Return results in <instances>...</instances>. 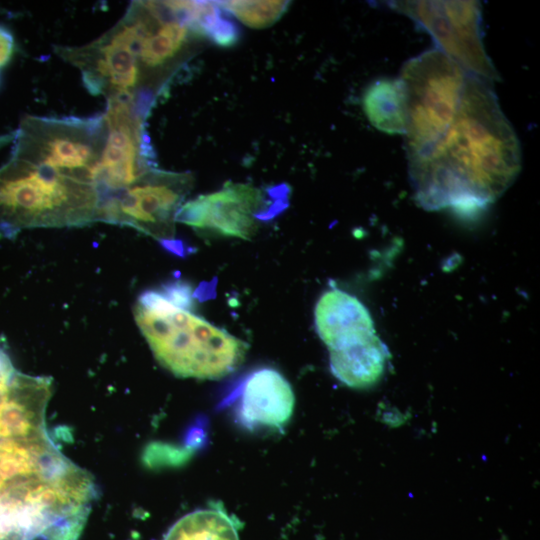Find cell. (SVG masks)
Instances as JSON below:
<instances>
[{
  "mask_svg": "<svg viewBox=\"0 0 540 540\" xmlns=\"http://www.w3.org/2000/svg\"><path fill=\"white\" fill-rule=\"evenodd\" d=\"M520 168L518 138L491 83L471 75L448 129L427 152L408 159L420 206L469 217L497 200Z\"/></svg>",
  "mask_w": 540,
  "mask_h": 540,
  "instance_id": "6da1fadb",
  "label": "cell"
},
{
  "mask_svg": "<svg viewBox=\"0 0 540 540\" xmlns=\"http://www.w3.org/2000/svg\"><path fill=\"white\" fill-rule=\"evenodd\" d=\"M179 1H134L97 39L78 46L74 62L86 88L106 99L154 100L150 73L180 54L190 34Z\"/></svg>",
  "mask_w": 540,
  "mask_h": 540,
  "instance_id": "7a4b0ae2",
  "label": "cell"
},
{
  "mask_svg": "<svg viewBox=\"0 0 540 540\" xmlns=\"http://www.w3.org/2000/svg\"><path fill=\"white\" fill-rule=\"evenodd\" d=\"M99 205L92 184L18 145L0 166V237L86 226L98 222Z\"/></svg>",
  "mask_w": 540,
  "mask_h": 540,
  "instance_id": "3957f363",
  "label": "cell"
},
{
  "mask_svg": "<svg viewBox=\"0 0 540 540\" xmlns=\"http://www.w3.org/2000/svg\"><path fill=\"white\" fill-rule=\"evenodd\" d=\"M133 314L157 361L178 377L220 379L246 357V342L175 306L157 288L139 295Z\"/></svg>",
  "mask_w": 540,
  "mask_h": 540,
  "instance_id": "277c9868",
  "label": "cell"
},
{
  "mask_svg": "<svg viewBox=\"0 0 540 540\" xmlns=\"http://www.w3.org/2000/svg\"><path fill=\"white\" fill-rule=\"evenodd\" d=\"M468 75L437 48L408 60L399 77L407 108L408 159L427 152L452 123Z\"/></svg>",
  "mask_w": 540,
  "mask_h": 540,
  "instance_id": "5b68a950",
  "label": "cell"
},
{
  "mask_svg": "<svg viewBox=\"0 0 540 540\" xmlns=\"http://www.w3.org/2000/svg\"><path fill=\"white\" fill-rule=\"evenodd\" d=\"M187 173L151 170L129 187L104 199L98 222L128 226L158 240L165 248L183 254L175 239V217L191 188Z\"/></svg>",
  "mask_w": 540,
  "mask_h": 540,
  "instance_id": "8992f818",
  "label": "cell"
},
{
  "mask_svg": "<svg viewBox=\"0 0 540 540\" xmlns=\"http://www.w3.org/2000/svg\"><path fill=\"white\" fill-rule=\"evenodd\" d=\"M389 5L427 31L437 49L467 74L490 83L499 79L483 45L479 1H392Z\"/></svg>",
  "mask_w": 540,
  "mask_h": 540,
  "instance_id": "52a82bcc",
  "label": "cell"
},
{
  "mask_svg": "<svg viewBox=\"0 0 540 540\" xmlns=\"http://www.w3.org/2000/svg\"><path fill=\"white\" fill-rule=\"evenodd\" d=\"M287 199L285 184L261 190L249 184L228 183L216 192L183 203L175 221L197 230L249 240L262 221L286 208Z\"/></svg>",
  "mask_w": 540,
  "mask_h": 540,
  "instance_id": "ba28073f",
  "label": "cell"
},
{
  "mask_svg": "<svg viewBox=\"0 0 540 540\" xmlns=\"http://www.w3.org/2000/svg\"><path fill=\"white\" fill-rule=\"evenodd\" d=\"M104 116L107 139L97 181L100 203L157 168L146 117L133 103L108 100Z\"/></svg>",
  "mask_w": 540,
  "mask_h": 540,
  "instance_id": "9c48e42d",
  "label": "cell"
},
{
  "mask_svg": "<svg viewBox=\"0 0 540 540\" xmlns=\"http://www.w3.org/2000/svg\"><path fill=\"white\" fill-rule=\"evenodd\" d=\"M52 379L16 371L0 392V442L29 443L48 437L45 411Z\"/></svg>",
  "mask_w": 540,
  "mask_h": 540,
  "instance_id": "30bf717a",
  "label": "cell"
},
{
  "mask_svg": "<svg viewBox=\"0 0 540 540\" xmlns=\"http://www.w3.org/2000/svg\"><path fill=\"white\" fill-rule=\"evenodd\" d=\"M324 344L333 375L347 386L365 388L381 378L389 353L373 321L344 328Z\"/></svg>",
  "mask_w": 540,
  "mask_h": 540,
  "instance_id": "8fae6325",
  "label": "cell"
},
{
  "mask_svg": "<svg viewBox=\"0 0 540 540\" xmlns=\"http://www.w3.org/2000/svg\"><path fill=\"white\" fill-rule=\"evenodd\" d=\"M294 404L290 383L272 368L253 371L239 387V419L250 428L284 427L293 414Z\"/></svg>",
  "mask_w": 540,
  "mask_h": 540,
  "instance_id": "7c38bea8",
  "label": "cell"
},
{
  "mask_svg": "<svg viewBox=\"0 0 540 540\" xmlns=\"http://www.w3.org/2000/svg\"><path fill=\"white\" fill-rule=\"evenodd\" d=\"M363 109L369 122L387 134H405L407 108L400 78H381L370 84L363 95Z\"/></svg>",
  "mask_w": 540,
  "mask_h": 540,
  "instance_id": "4fadbf2b",
  "label": "cell"
},
{
  "mask_svg": "<svg viewBox=\"0 0 540 540\" xmlns=\"http://www.w3.org/2000/svg\"><path fill=\"white\" fill-rule=\"evenodd\" d=\"M162 540H239L237 523L223 510H196L176 521Z\"/></svg>",
  "mask_w": 540,
  "mask_h": 540,
  "instance_id": "5bb4252c",
  "label": "cell"
},
{
  "mask_svg": "<svg viewBox=\"0 0 540 540\" xmlns=\"http://www.w3.org/2000/svg\"><path fill=\"white\" fill-rule=\"evenodd\" d=\"M217 3L251 28H265L272 25L284 14L289 5L287 1H221Z\"/></svg>",
  "mask_w": 540,
  "mask_h": 540,
  "instance_id": "9a60e30c",
  "label": "cell"
},
{
  "mask_svg": "<svg viewBox=\"0 0 540 540\" xmlns=\"http://www.w3.org/2000/svg\"><path fill=\"white\" fill-rule=\"evenodd\" d=\"M240 31L235 22L221 18L208 33L207 38L222 47H230L238 42Z\"/></svg>",
  "mask_w": 540,
  "mask_h": 540,
  "instance_id": "2e32d148",
  "label": "cell"
},
{
  "mask_svg": "<svg viewBox=\"0 0 540 540\" xmlns=\"http://www.w3.org/2000/svg\"><path fill=\"white\" fill-rule=\"evenodd\" d=\"M14 50V38L11 31L0 25V67L5 66L11 59Z\"/></svg>",
  "mask_w": 540,
  "mask_h": 540,
  "instance_id": "e0dca14e",
  "label": "cell"
},
{
  "mask_svg": "<svg viewBox=\"0 0 540 540\" xmlns=\"http://www.w3.org/2000/svg\"><path fill=\"white\" fill-rule=\"evenodd\" d=\"M16 371L9 354L0 345V392L6 387Z\"/></svg>",
  "mask_w": 540,
  "mask_h": 540,
  "instance_id": "ac0fdd59",
  "label": "cell"
}]
</instances>
